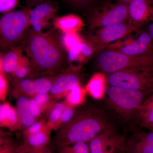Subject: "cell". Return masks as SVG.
I'll use <instances>...</instances> for the list:
<instances>
[{
	"label": "cell",
	"mask_w": 153,
	"mask_h": 153,
	"mask_svg": "<svg viewBox=\"0 0 153 153\" xmlns=\"http://www.w3.org/2000/svg\"><path fill=\"white\" fill-rule=\"evenodd\" d=\"M24 47L32 69L37 72H54L62 66L65 60L60 44L47 33L34 31L28 36Z\"/></svg>",
	"instance_id": "1"
},
{
	"label": "cell",
	"mask_w": 153,
	"mask_h": 153,
	"mask_svg": "<svg viewBox=\"0 0 153 153\" xmlns=\"http://www.w3.org/2000/svg\"><path fill=\"white\" fill-rule=\"evenodd\" d=\"M111 128L106 119L102 115L83 112L61 126L55 139L60 148L77 143L89 142L97 136Z\"/></svg>",
	"instance_id": "2"
},
{
	"label": "cell",
	"mask_w": 153,
	"mask_h": 153,
	"mask_svg": "<svg viewBox=\"0 0 153 153\" xmlns=\"http://www.w3.org/2000/svg\"><path fill=\"white\" fill-rule=\"evenodd\" d=\"M97 63L108 74L123 70L153 72V55L133 56L108 49L100 52Z\"/></svg>",
	"instance_id": "3"
},
{
	"label": "cell",
	"mask_w": 153,
	"mask_h": 153,
	"mask_svg": "<svg viewBox=\"0 0 153 153\" xmlns=\"http://www.w3.org/2000/svg\"><path fill=\"white\" fill-rule=\"evenodd\" d=\"M30 11L9 12L0 18V48L10 50L23 41L30 25Z\"/></svg>",
	"instance_id": "4"
},
{
	"label": "cell",
	"mask_w": 153,
	"mask_h": 153,
	"mask_svg": "<svg viewBox=\"0 0 153 153\" xmlns=\"http://www.w3.org/2000/svg\"><path fill=\"white\" fill-rule=\"evenodd\" d=\"M153 92L109 86L107 95L114 109L120 114L128 116L135 114Z\"/></svg>",
	"instance_id": "5"
},
{
	"label": "cell",
	"mask_w": 153,
	"mask_h": 153,
	"mask_svg": "<svg viewBox=\"0 0 153 153\" xmlns=\"http://www.w3.org/2000/svg\"><path fill=\"white\" fill-rule=\"evenodd\" d=\"M106 80L109 86L153 92V77L150 73L131 70L117 71L108 74Z\"/></svg>",
	"instance_id": "6"
},
{
	"label": "cell",
	"mask_w": 153,
	"mask_h": 153,
	"mask_svg": "<svg viewBox=\"0 0 153 153\" xmlns=\"http://www.w3.org/2000/svg\"><path fill=\"white\" fill-rule=\"evenodd\" d=\"M140 28L129 23L109 25L99 29L89 36V42L94 51L100 53L113 41L120 39Z\"/></svg>",
	"instance_id": "7"
},
{
	"label": "cell",
	"mask_w": 153,
	"mask_h": 153,
	"mask_svg": "<svg viewBox=\"0 0 153 153\" xmlns=\"http://www.w3.org/2000/svg\"><path fill=\"white\" fill-rule=\"evenodd\" d=\"M129 2H120L95 11L89 19L90 27L100 29L109 25L126 23L128 19V4Z\"/></svg>",
	"instance_id": "8"
},
{
	"label": "cell",
	"mask_w": 153,
	"mask_h": 153,
	"mask_svg": "<svg viewBox=\"0 0 153 153\" xmlns=\"http://www.w3.org/2000/svg\"><path fill=\"white\" fill-rule=\"evenodd\" d=\"M91 153H119L126 149L122 138L111 128L97 136L89 142Z\"/></svg>",
	"instance_id": "9"
},
{
	"label": "cell",
	"mask_w": 153,
	"mask_h": 153,
	"mask_svg": "<svg viewBox=\"0 0 153 153\" xmlns=\"http://www.w3.org/2000/svg\"><path fill=\"white\" fill-rule=\"evenodd\" d=\"M113 51L133 56L153 55V41L146 32H143L129 44L120 46Z\"/></svg>",
	"instance_id": "10"
},
{
	"label": "cell",
	"mask_w": 153,
	"mask_h": 153,
	"mask_svg": "<svg viewBox=\"0 0 153 153\" xmlns=\"http://www.w3.org/2000/svg\"><path fill=\"white\" fill-rule=\"evenodd\" d=\"M147 0H132L128 4V19L130 23L139 27L151 18L152 4Z\"/></svg>",
	"instance_id": "11"
},
{
	"label": "cell",
	"mask_w": 153,
	"mask_h": 153,
	"mask_svg": "<svg viewBox=\"0 0 153 153\" xmlns=\"http://www.w3.org/2000/svg\"><path fill=\"white\" fill-rule=\"evenodd\" d=\"M55 9L47 4H41L30 11V25L36 33H41L56 13Z\"/></svg>",
	"instance_id": "12"
},
{
	"label": "cell",
	"mask_w": 153,
	"mask_h": 153,
	"mask_svg": "<svg viewBox=\"0 0 153 153\" xmlns=\"http://www.w3.org/2000/svg\"><path fill=\"white\" fill-rule=\"evenodd\" d=\"M79 84V78L76 74L72 72L64 73L56 78L50 91V93L54 98L60 99Z\"/></svg>",
	"instance_id": "13"
},
{
	"label": "cell",
	"mask_w": 153,
	"mask_h": 153,
	"mask_svg": "<svg viewBox=\"0 0 153 153\" xmlns=\"http://www.w3.org/2000/svg\"><path fill=\"white\" fill-rule=\"evenodd\" d=\"M50 131L46 129L38 133L25 137V143L22 147L27 153H35L47 148L50 138Z\"/></svg>",
	"instance_id": "14"
},
{
	"label": "cell",
	"mask_w": 153,
	"mask_h": 153,
	"mask_svg": "<svg viewBox=\"0 0 153 153\" xmlns=\"http://www.w3.org/2000/svg\"><path fill=\"white\" fill-rule=\"evenodd\" d=\"M2 127L12 130L21 127L16 108L8 102L0 104V128Z\"/></svg>",
	"instance_id": "15"
},
{
	"label": "cell",
	"mask_w": 153,
	"mask_h": 153,
	"mask_svg": "<svg viewBox=\"0 0 153 153\" xmlns=\"http://www.w3.org/2000/svg\"><path fill=\"white\" fill-rule=\"evenodd\" d=\"M54 26L64 34L76 33L84 26L81 18L75 15L58 17L54 21Z\"/></svg>",
	"instance_id": "16"
},
{
	"label": "cell",
	"mask_w": 153,
	"mask_h": 153,
	"mask_svg": "<svg viewBox=\"0 0 153 153\" xmlns=\"http://www.w3.org/2000/svg\"><path fill=\"white\" fill-rule=\"evenodd\" d=\"M140 126L149 129L153 126V92L136 113Z\"/></svg>",
	"instance_id": "17"
},
{
	"label": "cell",
	"mask_w": 153,
	"mask_h": 153,
	"mask_svg": "<svg viewBox=\"0 0 153 153\" xmlns=\"http://www.w3.org/2000/svg\"><path fill=\"white\" fill-rule=\"evenodd\" d=\"M67 51L68 60L71 63H82L92 55L94 50L89 43L83 41Z\"/></svg>",
	"instance_id": "18"
},
{
	"label": "cell",
	"mask_w": 153,
	"mask_h": 153,
	"mask_svg": "<svg viewBox=\"0 0 153 153\" xmlns=\"http://www.w3.org/2000/svg\"><path fill=\"white\" fill-rule=\"evenodd\" d=\"M30 100L25 97H20L17 101L16 110L21 127H29L36 122V119L30 114L29 109Z\"/></svg>",
	"instance_id": "19"
},
{
	"label": "cell",
	"mask_w": 153,
	"mask_h": 153,
	"mask_svg": "<svg viewBox=\"0 0 153 153\" xmlns=\"http://www.w3.org/2000/svg\"><path fill=\"white\" fill-rule=\"evenodd\" d=\"M19 47L9 50L2 60V69L6 73L13 74L23 57L22 50Z\"/></svg>",
	"instance_id": "20"
},
{
	"label": "cell",
	"mask_w": 153,
	"mask_h": 153,
	"mask_svg": "<svg viewBox=\"0 0 153 153\" xmlns=\"http://www.w3.org/2000/svg\"><path fill=\"white\" fill-rule=\"evenodd\" d=\"M65 105V102H62L54 103L51 106L48 121L46 123L47 128L50 131L59 127V122Z\"/></svg>",
	"instance_id": "21"
},
{
	"label": "cell",
	"mask_w": 153,
	"mask_h": 153,
	"mask_svg": "<svg viewBox=\"0 0 153 153\" xmlns=\"http://www.w3.org/2000/svg\"><path fill=\"white\" fill-rule=\"evenodd\" d=\"M104 87V76L102 74H95L86 86V90L91 95L99 98L103 94Z\"/></svg>",
	"instance_id": "22"
},
{
	"label": "cell",
	"mask_w": 153,
	"mask_h": 153,
	"mask_svg": "<svg viewBox=\"0 0 153 153\" xmlns=\"http://www.w3.org/2000/svg\"><path fill=\"white\" fill-rule=\"evenodd\" d=\"M34 97L36 94L34 80L24 79L19 81L14 88L12 94L15 97H21L22 94Z\"/></svg>",
	"instance_id": "23"
},
{
	"label": "cell",
	"mask_w": 153,
	"mask_h": 153,
	"mask_svg": "<svg viewBox=\"0 0 153 153\" xmlns=\"http://www.w3.org/2000/svg\"><path fill=\"white\" fill-rule=\"evenodd\" d=\"M85 90L78 84L73 88L66 95L65 103L67 105L74 107L81 104L85 99Z\"/></svg>",
	"instance_id": "24"
},
{
	"label": "cell",
	"mask_w": 153,
	"mask_h": 153,
	"mask_svg": "<svg viewBox=\"0 0 153 153\" xmlns=\"http://www.w3.org/2000/svg\"><path fill=\"white\" fill-rule=\"evenodd\" d=\"M56 78L43 77L34 80L36 94L48 93L51 90Z\"/></svg>",
	"instance_id": "25"
},
{
	"label": "cell",
	"mask_w": 153,
	"mask_h": 153,
	"mask_svg": "<svg viewBox=\"0 0 153 153\" xmlns=\"http://www.w3.org/2000/svg\"><path fill=\"white\" fill-rule=\"evenodd\" d=\"M32 70L28 57H23L13 74L17 78L21 79L28 75Z\"/></svg>",
	"instance_id": "26"
},
{
	"label": "cell",
	"mask_w": 153,
	"mask_h": 153,
	"mask_svg": "<svg viewBox=\"0 0 153 153\" xmlns=\"http://www.w3.org/2000/svg\"><path fill=\"white\" fill-rule=\"evenodd\" d=\"M60 149V153H91L89 146L86 143H77Z\"/></svg>",
	"instance_id": "27"
},
{
	"label": "cell",
	"mask_w": 153,
	"mask_h": 153,
	"mask_svg": "<svg viewBox=\"0 0 153 153\" xmlns=\"http://www.w3.org/2000/svg\"><path fill=\"white\" fill-rule=\"evenodd\" d=\"M127 149L128 153H153V143H143L135 141Z\"/></svg>",
	"instance_id": "28"
},
{
	"label": "cell",
	"mask_w": 153,
	"mask_h": 153,
	"mask_svg": "<svg viewBox=\"0 0 153 153\" xmlns=\"http://www.w3.org/2000/svg\"><path fill=\"white\" fill-rule=\"evenodd\" d=\"M62 41L64 47L68 51L71 48L83 41L76 33H67L64 34Z\"/></svg>",
	"instance_id": "29"
},
{
	"label": "cell",
	"mask_w": 153,
	"mask_h": 153,
	"mask_svg": "<svg viewBox=\"0 0 153 153\" xmlns=\"http://www.w3.org/2000/svg\"><path fill=\"white\" fill-rule=\"evenodd\" d=\"M47 128L46 123L44 121L36 122L25 130L24 133L25 137L29 136L43 131Z\"/></svg>",
	"instance_id": "30"
},
{
	"label": "cell",
	"mask_w": 153,
	"mask_h": 153,
	"mask_svg": "<svg viewBox=\"0 0 153 153\" xmlns=\"http://www.w3.org/2000/svg\"><path fill=\"white\" fill-rule=\"evenodd\" d=\"M74 107L66 104L60 117L59 127L71 120L74 117Z\"/></svg>",
	"instance_id": "31"
},
{
	"label": "cell",
	"mask_w": 153,
	"mask_h": 153,
	"mask_svg": "<svg viewBox=\"0 0 153 153\" xmlns=\"http://www.w3.org/2000/svg\"><path fill=\"white\" fill-rule=\"evenodd\" d=\"M33 97L35 101L42 107L44 111L50 106V97L47 94H37Z\"/></svg>",
	"instance_id": "32"
},
{
	"label": "cell",
	"mask_w": 153,
	"mask_h": 153,
	"mask_svg": "<svg viewBox=\"0 0 153 153\" xmlns=\"http://www.w3.org/2000/svg\"><path fill=\"white\" fill-rule=\"evenodd\" d=\"M29 109L30 114L36 119L40 116L42 112L44 111L42 107L33 98L29 100Z\"/></svg>",
	"instance_id": "33"
},
{
	"label": "cell",
	"mask_w": 153,
	"mask_h": 153,
	"mask_svg": "<svg viewBox=\"0 0 153 153\" xmlns=\"http://www.w3.org/2000/svg\"><path fill=\"white\" fill-rule=\"evenodd\" d=\"M16 0H0V13H7L12 10L18 4Z\"/></svg>",
	"instance_id": "34"
},
{
	"label": "cell",
	"mask_w": 153,
	"mask_h": 153,
	"mask_svg": "<svg viewBox=\"0 0 153 153\" xmlns=\"http://www.w3.org/2000/svg\"><path fill=\"white\" fill-rule=\"evenodd\" d=\"M7 90V82L1 72H0V101H5Z\"/></svg>",
	"instance_id": "35"
},
{
	"label": "cell",
	"mask_w": 153,
	"mask_h": 153,
	"mask_svg": "<svg viewBox=\"0 0 153 153\" xmlns=\"http://www.w3.org/2000/svg\"><path fill=\"white\" fill-rule=\"evenodd\" d=\"M8 141L6 137L5 134L0 128V151L4 147L6 143Z\"/></svg>",
	"instance_id": "36"
},
{
	"label": "cell",
	"mask_w": 153,
	"mask_h": 153,
	"mask_svg": "<svg viewBox=\"0 0 153 153\" xmlns=\"http://www.w3.org/2000/svg\"><path fill=\"white\" fill-rule=\"evenodd\" d=\"M13 145V144L11 143L8 141L6 143L4 147L0 151V153H9Z\"/></svg>",
	"instance_id": "37"
},
{
	"label": "cell",
	"mask_w": 153,
	"mask_h": 153,
	"mask_svg": "<svg viewBox=\"0 0 153 153\" xmlns=\"http://www.w3.org/2000/svg\"><path fill=\"white\" fill-rule=\"evenodd\" d=\"M146 32L150 37L151 39L153 41V22L149 25Z\"/></svg>",
	"instance_id": "38"
},
{
	"label": "cell",
	"mask_w": 153,
	"mask_h": 153,
	"mask_svg": "<svg viewBox=\"0 0 153 153\" xmlns=\"http://www.w3.org/2000/svg\"><path fill=\"white\" fill-rule=\"evenodd\" d=\"M35 153H52V152L48 148H46L44 149L39 151V152H37Z\"/></svg>",
	"instance_id": "39"
},
{
	"label": "cell",
	"mask_w": 153,
	"mask_h": 153,
	"mask_svg": "<svg viewBox=\"0 0 153 153\" xmlns=\"http://www.w3.org/2000/svg\"><path fill=\"white\" fill-rule=\"evenodd\" d=\"M9 153H17V148L15 147V146L13 145V146L11 148Z\"/></svg>",
	"instance_id": "40"
},
{
	"label": "cell",
	"mask_w": 153,
	"mask_h": 153,
	"mask_svg": "<svg viewBox=\"0 0 153 153\" xmlns=\"http://www.w3.org/2000/svg\"><path fill=\"white\" fill-rule=\"evenodd\" d=\"M17 153H27L23 149L22 147H20L19 148H17Z\"/></svg>",
	"instance_id": "41"
},
{
	"label": "cell",
	"mask_w": 153,
	"mask_h": 153,
	"mask_svg": "<svg viewBox=\"0 0 153 153\" xmlns=\"http://www.w3.org/2000/svg\"><path fill=\"white\" fill-rule=\"evenodd\" d=\"M151 19H153V5L152 6V10H151Z\"/></svg>",
	"instance_id": "42"
},
{
	"label": "cell",
	"mask_w": 153,
	"mask_h": 153,
	"mask_svg": "<svg viewBox=\"0 0 153 153\" xmlns=\"http://www.w3.org/2000/svg\"><path fill=\"white\" fill-rule=\"evenodd\" d=\"M2 71V60L0 59V72H1Z\"/></svg>",
	"instance_id": "43"
},
{
	"label": "cell",
	"mask_w": 153,
	"mask_h": 153,
	"mask_svg": "<svg viewBox=\"0 0 153 153\" xmlns=\"http://www.w3.org/2000/svg\"><path fill=\"white\" fill-rule=\"evenodd\" d=\"M149 130L151 131H153V126L152 127H151L150 128H149Z\"/></svg>",
	"instance_id": "44"
},
{
	"label": "cell",
	"mask_w": 153,
	"mask_h": 153,
	"mask_svg": "<svg viewBox=\"0 0 153 153\" xmlns=\"http://www.w3.org/2000/svg\"><path fill=\"white\" fill-rule=\"evenodd\" d=\"M151 74H152V76H153V72H152V73H151Z\"/></svg>",
	"instance_id": "45"
},
{
	"label": "cell",
	"mask_w": 153,
	"mask_h": 153,
	"mask_svg": "<svg viewBox=\"0 0 153 153\" xmlns=\"http://www.w3.org/2000/svg\"></svg>",
	"instance_id": "46"
},
{
	"label": "cell",
	"mask_w": 153,
	"mask_h": 153,
	"mask_svg": "<svg viewBox=\"0 0 153 153\" xmlns=\"http://www.w3.org/2000/svg\"></svg>",
	"instance_id": "47"
}]
</instances>
